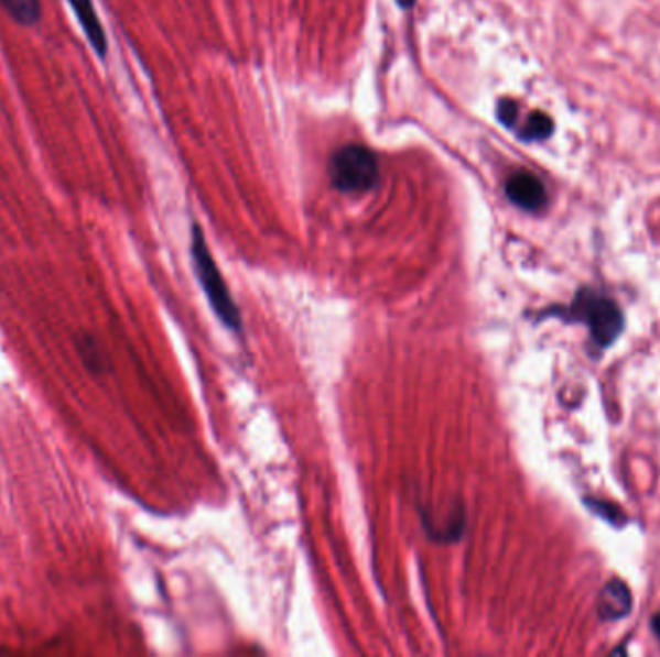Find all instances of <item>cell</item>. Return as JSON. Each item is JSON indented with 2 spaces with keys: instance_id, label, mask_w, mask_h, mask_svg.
<instances>
[{
  "instance_id": "1",
  "label": "cell",
  "mask_w": 660,
  "mask_h": 657,
  "mask_svg": "<svg viewBox=\"0 0 660 657\" xmlns=\"http://www.w3.org/2000/svg\"><path fill=\"white\" fill-rule=\"evenodd\" d=\"M192 259H194L197 280H199L203 292L209 299L210 309L215 310L218 320L228 330H232L234 333H241L244 322H241L240 307L234 302L225 276H223V272L218 271L217 263L210 255L209 245L205 241L199 225L194 226V233H192Z\"/></svg>"
},
{
  "instance_id": "2",
  "label": "cell",
  "mask_w": 660,
  "mask_h": 657,
  "mask_svg": "<svg viewBox=\"0 0 660 657\" xmlns=\"http://www.w3.org/2000/svg\"><path fill=\"white\" fill-rule=\"evenodd\" d=\"M328 176L343 194H367L379 184V161L364 145H344L331 156Z\"/></svg>"
},
{
  "instance_id": "3",
  "label": "cell",
  "mask_w": 660,
  "mask_h": 657,
  "mask_svg": "<svg viewBox=\"0 0 660 657\" xmlns=\"http://www.w3.org/2000/svg\"><path fill=\"white\" fill-rule=\"evenodd\" d=\"M570 315L574 317V320L587 325L591 338L598 348H608L618 338L621 326H624L620 307L610 297L593 292V289L580 292Z\"/></svg>"
},
{
  "instance_id": "4",
  "label": "cell",
  "mask_w": 660,
  "mask_h": 657,
  "mask_svg": "<svg viewBox=\"0 0 660 657\" xmlns=\"http://www.w3.org/2000/svg\"><path fill=\"white\" fill-rule=\"evenodd\" d=\"M506 197L521 210L539 212L547 207L549 195L543 182L528 171L513 172L506 182Z\"/></svg>"
},
{
  "instance_id": "5",
  "label": "cell",
  "mask_w": 660,
  "mask_h": 657,
  "mask_svg": "<svg viewBox=\"0 0 660 657\" xmlns=\"http://www.w3.org/2000/svg\"><path fill=\"white\" fill-rule=\"evenodd\" d=\"M74 14L78 18V24L84 33H86L89 45L94 48L99 58H105L109 53V40L102 28L99 14L95 10L94 0H68Z\"/></svg>"
},
{
  "instance_id": "6",
  "label": "cell",
  "mask_w": 660,
  "mask_h": 657,
  "mask_svg": "<svg viewBox=\"0 0 660 657\" xmlns=\"http://www.w3.org/2000/svg\"><path fill=\"white\" fill-rule=\"evenodd\" d=\"M629 610H631V595H629L628 587L624 582L613 580L610 584L603 588L601 600H598L601 617L606 618V621H614V618L626 617Z\"/></svg>"
},
{
  "instance_id": "7",
  "label": "cell",
  "mask_w": 660,
  "mask_h": 657,
  "mask_svg": "<svg viewBox=\"0 0 660 657\" xmlns=\"http://www.w3.org/2000/svg\"><path fill=\"white\" fill-rule=\"evenodd\" d=\"M421 523L425 526L429 538L441 541V544H454V541H458L464 536V533H466V511H464L462 505H458L444 525H439V523H433V521H421Z\"/></svg>"
},
{
  "instance_id": "8",
  "label": "cell",
  "mask_w": 660,
  "mask_h": 657,
  "mask_svg": "<svg viewBox=\"0 0 660 657\" xmlns=\"http://www.w3.org/2000/svg\"><path fill=\"white\" fill-rule=\"evenodd\" d=\"M0 9L9 14L10 20L24 28L40 24L43 17L41 0H0Z\"/></svg>"
},
{
  "instance_id": "9",
  "label": "cell",
  "mask_w": 660,
  "mask_h": 657,
  "mask_svg": "<svg viewBox=\"0 0 660 657\" xmlns=\"http://www.w3.org/2000/svg\"><path fill=\"white\" fill-rule=\"evenodd\" d=\"M79 355L84 359L87 369L95 372V374H101L107 371V355L102 353V349L95 343L94 338L89 336H79L78 338Z\"/></svg>"
},
{
  "instance_id": "10",
  "label": "cell",
  "mask_w": 660,
  "mask_h": 657,
  "mask_svg": "<svg viewBox=\"0 0 660 657\" xmlns=\"http://www.w3.org/2000/svg\"><path fill=\"white\" fill-rule=\"evenodd\" d=\"M552 120L543 112H533L528 122L521 125L518 138L523 141H541L551 138Z\"/></svg>"
},
{
  "instance_id": "11",
  "label": "cell",
  "mask_w": 660,
  "mask_h": 657,
  "mask_svg": "<svg viewBox=\"0 0 660 657\" xmlns=\"http://www.w3.org/2000/svg\"><path fill=\"white\" fill-rule=\"evenodd\" d=\"M497 117L506 128H513L516 120H518V105L512 99H502L498 102Z\"/></svg>"
},
{
  "instance_id": "12",
  "label": "cell",
  "mask_w": 660,
  "mask_h": 657,
  "mask_svg": "<svg viewBox=\"0 0 660 657\" xmlns=\"http://www.w3.org/2000/svg\"><path fill=\"white\" fill-rule=\"evenodd\" d=\"M652 628H654V633H657V636H659L660 640V613L657 615V617L652 618Z\"/></svg>"
},
{
  "instance_id": "13",
  "label": "cell",
  "mask_w": 660,
  "mask_h": 657,
  "mask_svg": "<svg viewBox=\"0 0 660 657\" xmlns=\"http://www.w3.org/2000/svg\"><path fill=\"white\" fill-rule=\"evenodd\" d=\"M397 2L400 4V7H402V9H412L413 2H415V0H397Z\"/></svg>"
}]
</instances>
